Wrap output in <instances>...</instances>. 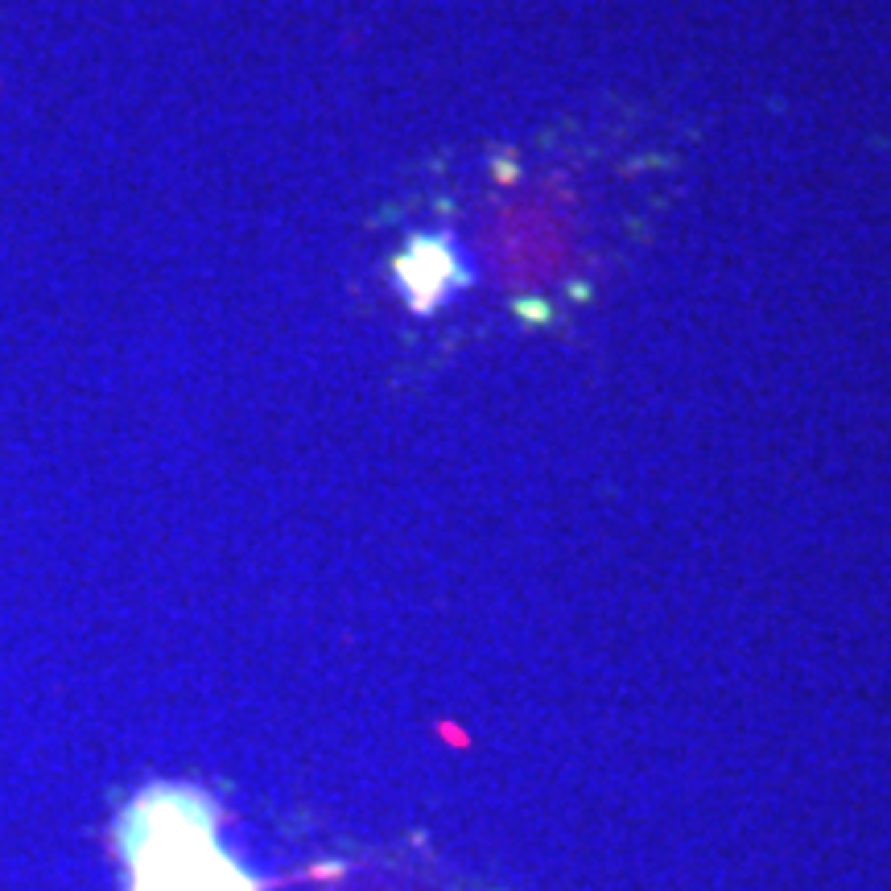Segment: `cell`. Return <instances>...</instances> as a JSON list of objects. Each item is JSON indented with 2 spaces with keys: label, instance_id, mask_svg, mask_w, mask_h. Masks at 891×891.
<instances>
[{
  "label": "cell",
  "instance_id": "6da1fadb",
  "mask_svg": "<svg viewBox=\"0 0 891 891\" xmlns=\"http://www.w3.org/2000/svg\"><path fill=\"white\" fill-rule=\"evenodd\" d=\"M392 277L404 302L417 314H429L471 285V265L446 231H421L397 252Z\"/></svg>",
  "mask_w": 891,
  "mask_h": 891
}]
</instances>
